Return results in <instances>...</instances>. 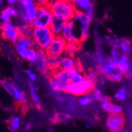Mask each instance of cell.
I'll return each instance as SVG.
<instances>
[{
	"label": "cell",
	"instance_id": "83f0119b",
	"mask_svg": "<svg viewBox=\"0 0 132 132\" xmlns=\"http://www.w3.org/2000/svg\"><path fill=\"white\" fill-rule=\"evenodd\" d=\"M59 65H60V57H49L48 67L51 72L59 69Z\"/></svg>",
	"mask_w": 132,
	"mask_h": 132
},
{
	"label": "cell",
	"instance_id": "cb8c5ba5",
	"mask_svg": "<svg viewBox=\"0 0 132 132\" xmlns=\"http://www.w3.org/2000/svg\"><path fill=\"white\" fill-rule=\"evenodd\" d=\"M16 43L26 47H34V42L30 35H20V37Z\"/></svg>",
	"mask_w": 132,
	"mask_h": 132
},
{
	"label": "cell",
	"instance_id": "5b68a950",
	"mask_svg": "<svg viewBox=\"0 0 132 132\" xmlns=\"http://www.w3.org/2000/svg\"><path fill=\"white\" fill-rule=\"evenodd\" d=\"M73 20L76 23L81 42L87 40L90 35L91 22L93 20L86 13H83V12H77Z\"/></svg>",
	"mask_w": 132,
	"mask_h": 132
},
{
	"label": "cell",
	"instance_id": "e575fe53",
	"mask_svg": "<svg viewBox=\"0 0 132 132\" xmlns=\"http://www.w3.org/2000/svg\"><path fill=\"white\" fill-rule=\"evenodd\" d=\"M8 9L10 10V13L12 16L13 19H16L18 18V10L16 6H8Z\"/></svg>",
	"mask_w": 132,
	"mask_h": 132
},
{
	"label": "cell",
	"instance_id": "f35d334b",
	"mask_svg": "<svg viewBox=\"0 0 132 132\" xmlns=\"http://www.w3.org/2000/svg\"><path fill=\"white\" fill-rule=\"evenodd\" d=\"M57 101H59V102H63V97H61L60 95H58V97H57Z\"/></svg>",
	"mask_w": 132,
	"mask_h": 132
},
{
	"label": "cell",
	"instance_id": "8fae6325",
	"mask_svg": "<svg viewBox=\"0 0 132 132\" xmlns=\"http://www.w3.org/2000/svg\"><path fill=\"white\" fill-rule=\"evenodd\" d=\"M14 48L17 55L23 60H25L31 64H32L37 57V48L34 47H26L18 43L14 44Z\"/></svg>",
	"mask_w": 132,
	"mask_h": 132
},
{
	"label": "cell",
	"instance_id": "ac0fdd59",
	"mask_svg": "<svg viewBox=\"0 0 132 132\" xmlns=\"http://www.w3.org/2000/svg\"><path fill=\"white\" fill-rule=\"evenodd\" d=\"M130 59L129 58V55L127 54L122 53L121 55L119 56V58L117 59L116 61V65L118 70L122 72V73L125 75L130 70L131 65H130Z\"/></svg>",
	"mask_w": 132,
	"mask_h": 132
},
{
	"label": "cell",
	"instance_id": "52a82bcc",
	"mask_svg": "<svg viewBox=\"0 0 132 132\" xmlns=\"http://www.w3.org/2000/svg\"><path fill=\"white\" fill-rule=\"evenodd\" d=\"M0 36L4 40L15 44L20 37V32L14 21H10L0 23Z\"/></svg>",
	"mask_w": 132,
	"mask_h": 132
},
{
	"label": "cell",
	"instance_id": "b9f144b4",
	"mask_svg": "<svg viewBox=\"0 0 132 132\" xmlns=\"http://www.w3.org/2000/svg\"><path fill=\"white\" fill-rule=\"evenodd\" d=\"M123 132H129V130H124Z\"/></svg>",
	"mask_w": 132,
	"mask_h": 132
},
{
	"label": "cell",
	"instance_id": "d4e9b609",
	"mask_svg": "<svg viewBox=\"0 0 132 132\" xmlns=\"http://www.w3.org/2000/svg\"><path fill=\"white\" fill-rule=\"evenodd\" d=\"M8 125L12 132H17L21 127V118L19 116H14L10 118L8 122Z\"/></svg>",
	"mask_w": 132,
	"mask_h": 132
},
{
	"label": "cell",
	"instance_id": "484cf974",
	"mask_svg": "<svg viewBox=\"0 0 132 132\" xmlns=\"http://www.w3.org/2000/svg\"><path fill=\"white\" fill-rule=\"evenodd\" d=\"M47 78H48V84H49V86H50V89H52V91H53L54 93H60L63 92L62 86L52 76L50 75Z\"/></svg>",
	"mask_w": 132,
	"mask_h": 132
},
{
	"label": "cell",
	"instance_id": "2e32d148",
	"mask_svg": "<svg viewBox=\"0 0 132 132\" xmlns=\"http://www.w3.org/2000/svg\"><path fill=\"white\" fill-rule=\"evenodd\" d=\"M101 108L104 111L109 112V114L111 113H122L123 112V108L119 105L115 104L112 103V101L109 97H103V98L100 101Z\"/></svg>",
	"mask_w": 132,
	"mask_h": 132
},
{
	"label": "cell",
	"instance_id": "6da1fadb",
	"mask_svg": "<svg viewBox=\"0 0 132 132\" xmlns=\"http://www.w3.org/2000/svg\"><path fill=\"white\" fill-rule=\"evenodd\" d=\"M53 16L66 21L73 20L77 11L70 0H52L48 4Z\"/></svg>",
	"mask_w": 132,
	"mask_h": 132
},
{
	"label": "cell",
	"instance_id": "7c38bea8",
	"mask_svg": "<svg viewBox=\"0 0 132 132\" xmlns=\"http://www.w3.org/2000/svg\"><path fill=\"white\" fill-rule=\"evenodd\" d=\"M106 124L110 132H122L125 124V117L123 113H111L107 118Z\"/></svg>",
	"mask_w": 132,
	"mask_h": 132
},
{
	"label": "cell",
	"instance_id": "60d3db41",
	"mask_svg": "<svg viewBox=\"0 0 132 132\" xmlns=\"http://www.w3.org/2000/svg\"><path fill=\"white\" fill-rule=\"evenodd\" d=\"M86 128H89V125H88V124L86 125Z\"/></svg>",
	"mask_w": 132,
	"mask_h": 132
},
{
	"label": "cell",
	"instance_id": "9c48e42d",
	"mask_svg": "<svg viewBox=\"0 0 132 132\" xmlns=\"http://www.w3.org/2000/svg\"><path fill=\"white\" fill-rule=\"evenodd\" d=\"M48 59L49 56L47 54L45 50L38 49L37 57H36L34 63L32 64L34 70L37 73L46 77L50 76L52 74L48 67Z\"/></svg>",
	"mask_w": 132,
	"mask_h": 132
},
{
	"label": "cell",
	"instance_id": "836d02e7",
	"mask_svg": "<svg viewBox=\"0 0 132 132\" xmlns=\"http://www.w3.org/2000/svg\"><path fill=\"white\" fill-rule=\"evenodd\" d=\"M91 93H93V97H94V99H95V100H97V101H100L103 98V97H104V95H103L101 90L100 89H98L97 86H95V87L93 88V91H92Z\"/></svg>",
	"mask_w": 132,
	"mask_h": 132
},
{
	"label": "cell",
	"instance_id": "7402d4cb",
	"mask_svg": "<svg viewBox=\"0 0 132 132\" xmlns=\"http://www.w3.org/2000/svg\"><path fill=\"white\" fill-rule=\"evenodd\" d=\"M28 88H29V94H30V97L33 101V103L35 104H40V97H39V95L37 90V88H36V86L34 82L32 81H29L28 84Z\"/></svg>",
	"mask_w": 132,
	"mask_h": 132
},
{
	"label": "cell",
	"instance_id": "5bb4252c",
	"mask_svg": "<svg viewBox=\"0 0 132 132\" xmlns=\"http://www.w3.org/2000/svg\"><path fill=\"white\" fill-rule=\"evenodd\" d=\"M51 76H52L60 85L63 88V92L67 93V89L71 83V76L70 75V72L68 70L58 69L53 72H52Z\"/></svg>",
	"mask_w": 132,
	"mask_h": 132
},
{
	"label": "cell",
	"instance_id": "d590c367",
	"mask_svg": "<svg viewBox=\"0 0 132 132\" xmlns=\"http://www.w3.org/2000/svg\"><path fill=\"white\" fill-rule=\"evenodd\" d=\"M36 1H37L39 6H43V5L48 6V4L51 3L52 0H36Z\"/></svg>",
	"mask_w": 132,
	"mask_h": 132
},
{
	"label": "cell",
	"instance_id": "30bf717a",
	"mask_svg": "<svg viewBox=\"0 0 132 132\" xmlns=\"http://www.w3.org/2000/svg\"><path fill=\"white\" fill-rule=\"evenodd\" d=\"M67 42L62 36H55L51 44L45 50L49 57H61L66 53Z\"/></svg>",
	"mask_w": 132,
	"mask_h": 132
},
{
	"label": "cell",
	"instance_id": "9a60e30c",
	"mask_svg": "<svg viewBox=\"0 0 132 132\" xmlns=\"http://www.w3.org/2000/svg\"><path fill=\"white\" fill-rule=\"evenodd\" d=\"M98 70L101 75H104L106 78L109 77V75H112L118 70L116 62L113 61L110 58V56H109L103 63L98 66Z\"/></svg>",
	"mask_w": 132,
	"mask_h": 132
},
{
	"label": "cell",
	"instance_id": "7a4b0ae2",
	"mask_svg": "<svg viewBox=\"0 0 132 132\" xmlns=\"http://www.w3.org/2000/svg\"><path fill=\"white\" fill-rule=\"evenodd\" d=\"M30 36L32 38L35 47L41 50H46L55 37L50 27L32 28Z\"/></svg>",
	"mask_w": 132,
	"mask_h": 132
},
{
	"label": "cell",
	"instance_id": "3957f363",
	"mask_svg": "<svg viewBox=\"0 0 132 132\" xmlns=\"http://www.w3.org/2000/svg\"><path fill=\"white\" fill-rule=\"evenodd\" d=\"M16 6L18 10V18L31 24L36 17L39 5L36 0H19Z\"/></svg>",
	"mask_w": 132,
	"mask_h": 132
},
{
	"label": "cell",
	"instance_id": "ab89813d",
	"mask_svg": "<svg viewBox=\"0 0 132 132\" xmlns=\"http://www.w3.org/2000/svg\"><path fill=\"white\" fill-rule=\"evenodd\" d=\"M6 0H0V10L4 7V3Z\"/></svg>",
	"mask_w": 132,
	"mask_h": 132
},
{
	"label": "cell",
	"instance_id": "f546056e",
	"mask_svg": "<svg viewBox=\"0 0 132 132\" xmlns=\"http://www.w3.org/2000/svg\"><path fill=\"white\" fill-rule=\"evenodd\" d=\"M94 97H93V95H90L89 93V94H86V95H84V96H81L78 98V103L81 106H88L89 104H90L91 103L93 102L94 101Z\"/></svg>",
	"mask_w": 132,
	"mask_h": 132
},
{
	"label": "cell",
	"instance_id": "74e56055",
	"mask_svg": "<svg viewBox=\"0 0 132 132\" xmlns=\"http://www.w3.org/2000/svg\"><path fill=\"white\" fill-rule=\"evenodd\" d=\"M19 0H6V3L8 6H16Z\"/></svg>",
	"mask_w": 132,
	"mask_h": 132
},
{
	"label": "cell",
	"instance_id": "603a6c76",
	"mask_svg": "<svg viewBox=\"0 0 132 132\" xmlns=\"http://www.w3.org/2000/svg\"><path fill=\"white\" fill-rule=\"evenodd\" d=\"M81 48V42H75V43H67V48H66V54L70 55L71 56H76Z\"/></svg>",
	"mask_w": 132,
	"mask_h": 132
},
{
	"label": "cell",
	"instance_id": "d6a6232c",
	"mask_svg": "<svg viewBox=\"0 0 132 132\" xmlns=\"http://www.w3.org/2000/svg\"><path fill=\"white\" fill-rule=\"evenodd\" d=\"M86 78V75L84 73L83 70L81 71L80 73H78V75H75L74 77H72L71 78V83H77L79 81H81L83 80H85Z\"/></svg>",
	"mask_w": 132,
	"mask_h": 132
},
{
	"label": "cell",
	"instance_id": "1f68e13d",
	"mask_svg": "<svg viewBox=\"0 0 132 132\" xmlns=\"http://www.w3.org/2000/svg\"><path fill=\"white\" fill-rule=\"evenodd\" d=\"M26 75L30 81L35 82V81H37L38 79V75L37 73V71H36L34 69H32V68L27 69L26 70Z\"/></svg>",
	"mask_w": 132,
	"mask_h": 132
},
{
	"label": "cell",
	"instance_id": "4316f807",
	"mask_svg": "<svg viewBox=\"0 0 132 132\" xmlns=\"http://www.w3.org/2000/svg\"><path fill=\"white\" fill-rule=\"evenodd\" d=\"M125 77V75H123L122 72H120L119 70L117 71H116L115 73H113L112 75H109V77H107L106 78L112 81V82H114V83H119V82H121L123 78Z\"/></svg>",
	"mask_w": 132,
	"mask_h": 132
},
{
	"label": "cell",
	"instance_id": "d6986e66",
	"mask_svg": "<svg viewBox=\"0 0 132 132\" xmlns=\"http://www.w3.org/2000/svg\"><path fill=\"white\" fill-rule=\"evenodd\" d=\"M67 22V21H66L63 18L53 16V18L52 20L51 25L49 27L55 36H60L62 34V32L66 26Z\"/></svg>",
	"mask_w": 132,
	"mask_h": 132
},
{
	"label": "cell",
	"instance_id": "277c9868",
	"mask_svg": "<svg viewBox=\"0 0 132 132\" xmlns=\"http://www.w3.org/2000/svg\"><path fill=\"white\" fill-rule=\"evenodd\" d=\"M2 87L17 103L25 104L27 103V96L26 92L18 84L10 79H4L0 81Z\"/></svg>",
	"mask_w": 132,
	"mask_h": 132
},
{
	"label": "cell",
	"instance_id": "ffe728a7",
	"mask_svg": "<svg viewBox=\"0 0 132 132\" xmlns=\"http://www.w3.org/2000/svg\"><path fill=\"white\" fill-rule=\"evenodd\" d=\"M77 12H86L93 6L92 0H70Z\"/></svg>",
	"mask_w": 132,
	"mask_h": 132
},
{
	"label": "cell",
	"instance_id": "f1b7e54d",
	"mask_svg": "<svg viewBox=\"0 0 132 132\" xmlns=\"http://www.w3.org/2000/svg\"><path fill=\"white\" fill-rule=\"evenodd\" d=\"M12 16L10 13L8 6L3 7L0 10V21L1 22H8L12 21Z\"/></svg>",
	"mask_w": 132,
	"mask_h": 132
},
{
	"label": "cell",
	"instance_id": "8d00e7d4",
	"mask_svg": "<svg viewBox=\"0 0 132 132\" xmlns=\"http://www.w3.org/2000/svg\"><path fill=\"white\" fill-rule=\"evenodd\" d=\"M86 14H88V16L93 20V17H94V7H91L87 12H86Z\"/></svg>",
	"mask_w": 132,
	"mask_h": 132
},
{
	"label": "cell",
	"instance_id": "ba28073f",
	"mask_svg": "<svg viewBox=\"0 0 132 132\" xmlns=\"http://www.w3.org/2000/svg\"><path fill=\"white\" fill-rule=\"evenodd\" d=\"M96 86L95 84L89 78H86L77 83H70L67 89V93L74 95L75 97H81L90 93L93 88Z\"/></svg>",
	"mask_w": 132,
	"mask_h": 132
},
{
	"label": "cell",
	"instance_id": "44dd1931",
	"mask_svg": "<svg viewBox=\"0 0 132 132\" xmlns=\"http://www.w3.org/2000/svg\"><path fill=\"white\" fill-rule=\"evenodd\" d=\"M119 48L123 54L130 55L132 53V42L127 38L121 39L119 44Z\"/></svg>",
	"mask_w": 132,
	"mask_h": 132
},
{
	"label": "cell",
	"instance_id": "4dcf8cb0",
	"mask_svg": "<svg viewBox=\"0 0 132 132\" xmlns=\"http://www.w3.org/2000/svg\"><path fill=\"white\" fill-rule=\"evenodd\" d=\"M127 98V89L126 87H121L115 94V99L119 101H124Z\"/></svg>",
	"mask_w": 132,
	"mask_h": 132
},
{
	"label": "cell",
	"instance_id": "8992f818",
	"mask_svg": "<svg viewBox=\"0 0 132 132\" xmlns=\"http://www.w3.org/2000/svg\"><path fill=\"white\" fill-rule=\"evenodd\" d=\"M53 14L47 5L39 6L37 10V14L34 20L31 23L32 28L37 27H49Z\"/></svg>",
	"mask_w": 132,
	"mask_h": 132
},
{
	"label": "cell",
	"instance_id": "e0dca14e",
	"mask_svg": "<svg viewBox=\"0 0 132 132\" xmlns=\"http://www.w3.org/2000/svg\"><path fill=\"white\" fill-rule=\"evenodd\" d=\"M79 64L80 63L78 61V59H76V57L71 56L65 53L60 57V65H59V68L69 71L70 70L75 67L76 66Z\"/></svg>",
	"mask_w": 132,
	"mask_h": 132
},
{
	"label": "cell",
	"instance_id": "4fadbf2b",
	"mask_svg": "<svg viewBox=\"0 0 132 132\" xmlns=\"http://www.w3.org/2000/svg\"><path fill=\"white\" fill-rule=\"evenodd\" d=\"M61 36L67 40V43L81 42L78 32L76 23L75 22L74 20H70L67 22Z\"/></svg>",
	"mask_w": 132,
	"mask_h": 132
}]
</instances>
